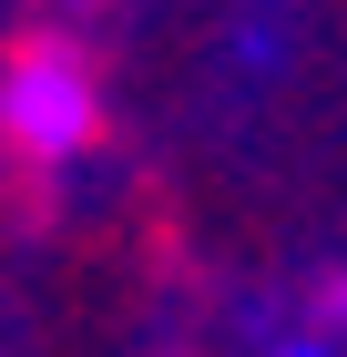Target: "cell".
<instances>
[{
    "mask_svg": "<svg viewBox=\"0 0 347 357\" xmlns=\"http://www.w3.org/2000/svg\"><path fill=\"white\" fill-rule=\"evenodd\" d=\"M103 133V82H92V52L61 41V31H31L0 61V143L21 164H72Z\"/></svg>",
    "mask_w": 347,
    "mask_h": 357,
    "instance_id": "1",
    "label": "cell"
},
{
    "mask_svg": "<svg viewBox=\"0 0 347 357\" xmlns=\"http://www.w3.org/2000/svg\"><path fill=\"white\" fill-rule=\"evenodd\" d=\"M286 357H327V347H286Z\"/></svg>",
    "mask_w": 347,
    "mask_h": 357,
    "instance_id": "3",
    "label": "cell"
},
{
    "mask_svg": "<svg viewBox=\"0 0 347 357\" xmlns=\"http://www.w3.org/2000/svg\"><path fill=\"white\" fill-rule=\"evenodd\" d=\"M317 306H327V317L347 327V275H327V296H317Z\"/></svg>",
    "mask_w": 347,
    "mask_h": 357,
    "instance_id": "2",
    "label": "cell"
}]
</instances>
